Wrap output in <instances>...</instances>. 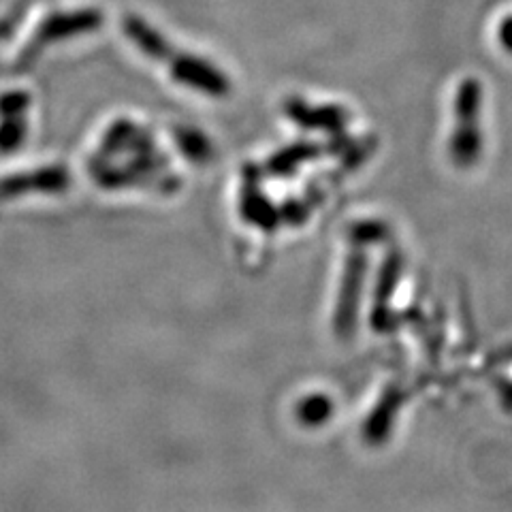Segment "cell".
Here are the masks:
<instances>
[{
	"label": "cell",
	"mask_w": 512,
	"mask_h": 512,
	"mask_svg": "<svg viewBox=\"0 0 512 512\" xmlns=\"http://www.w3.org/2000/svg\"><path fill=\"white\" fill-rule=\"evenodd\" d=\"M483 84L476 77H466L455 92V126L448 141V154L459 169L474 167L485 150L483 135Z\"/></svg>",
	"instance_id": "obj_1"
},
{
	"label": "cell",
	"mask_w": 512,
	"mask_h": 512,
	"mask_svg": "<svg viewBox=\"0 0 512 512\" xmlns=\"http://www.w3.org/2000/svg\"><path fill=\"white\" fill-rule=\"evenodd\" d=\"M365 276H367V256L361 248L352 250L344 265L338 308H335V323H338V329H350L352 323H355L361 293L365 286Z\"/></svg>",
	"instance_id": "obj_2"
},
{
	"label": "cell",
	"mask_w": 512,
	"mask_h": 512,
	"mask_svg": "<svg viewBox=\"0 0 512 512\" xmlns=\"http://www.w3.org/2000/svg\"><path fill=\"white\" fill-rule=\"evenodd\" d=\"M498 43L502 45V50L512 54V15L504 18L498 26Z\"/></svg>",
	"instance_id": "obj_3"
}]
</instances>
